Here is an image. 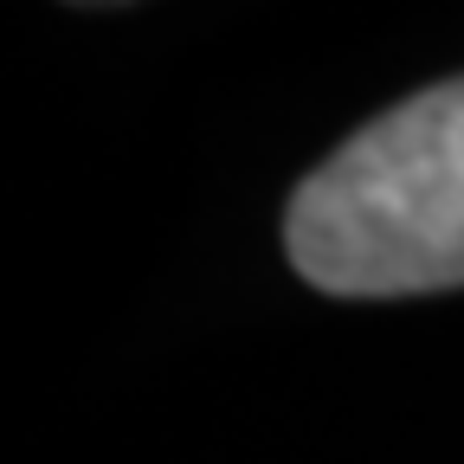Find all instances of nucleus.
Segmentation results:
<instances>
[{
  "label": "nucleus",
  "instance_id": "1",
  "mask_svg": "<svg viewBox=\"0 0 464 464\" xmlns=\"http://www.w3.org/2000/svg\"><path fill=\"white\" fill-rule=\"evenodd\" d=\"M284 246L329 297L464 284V78H439L348 136L284 213Z\"/></svg>",
  "mask_w": 464,
  "mask_h": 464
}]
</instances>
